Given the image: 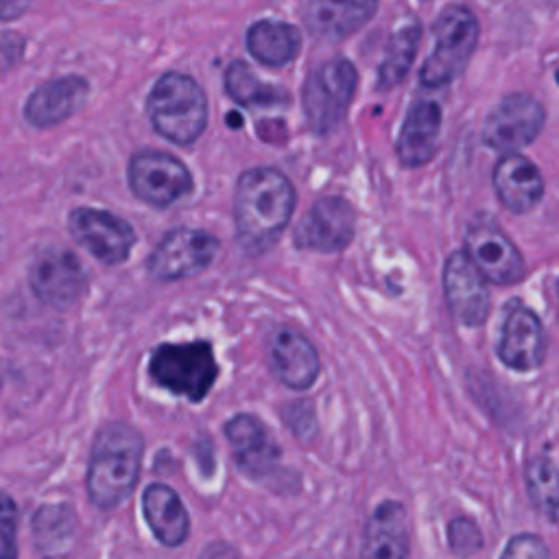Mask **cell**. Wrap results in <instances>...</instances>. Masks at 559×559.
Instances as JSON below:
<instances>
[{
    "instance_id": "cell-14",
    "label": "cell",
    "mask_w": 559,
    "mask_h": 559,
    "mask_svg": "<svg viewBox=\"0 0 559 559\" xmlns=\"http://www.w3.org/2000/svg\"><path fill=\"white\" fill-rule=\"evenodd\" d=\"M356 214L343 197H321L295 229V247L321 253L343 251L354 236Z\"/></svg>"
},
{
    "instance_id": "cell-23",
    "label": "cell",
    "mask_w": 559,
    "mask_h": 559,
    "mask_svg": "<svg viewBox=\"0 0 559 559\" xmlns=\"http://www.w3.org/2000/svg\"><path fill=\"white\" fill-rule=\"evenodd\" d=\"M142 511L159 544L175 548L186 542L190 533V518L175 489L164 483L148 485L142 493Z\"/></svg>"
},
{
    "instance_id": "cell-17",
    "label": "cell",
    "mask_w": 559,
    "mask_h": 559,
    "mask_svg": "<svg viewBox=\"0 0 559 559\" xmlns=\"http://www.w3.org/2000/svg\"><path fill=\"white\" fill-rule=\"evenodd\" d=\"M269 365L275 378L295 391H306L314 384L321 362L312 343L290 328H280L269 343Z\"/></svg>"
},
{
    "instance_id": "cell-13",
    "label": "cell",
    "mask_w": 559,
    "mask_h": 559,
    "mask_svg": "<svg viewBox=\"0 0 559 559\" xmlns=\"http://www.w3.org/2000/svg\"><path fill=\"white\" fill-rule=\"evenodd\" d=\"M443 293L452 317L461 325L476 328L487 321L491 308L487 277L478 271L467 251H454L445 260Z\"/></svg>"
},
{
    "instance_id": "cell-3",
    "label": "cell",
    "mask_w": 559,
    "mask_h": 559,
    "mask_svg": "<svg viewBox=\"0 0 559 559\" xmlns=\"http://www.w3.org/2000/svg\"><path fill=\"white\" fill-rule=\"evenodd\" d=\"M146 114L162 138L186 146L205 129L207 100L192 76L166 72L157 79L146 98Z\"/></svg>"
},
{
    "instance_id": "cell-8",
    "label": "cell",
    "mask_w": 559,
    "mask_h": 559,
    "mask_svg": "<svg viewBox=\"0 0 559 559\" xmlns=\"http://www.w3.org/2000/svg\"><path fill=\"white\" fill-rule=\"evenodd\" d=\"M129 186L140 201L168 207L192 190V175L183 162L164 151H140L129 162Z\"/></svg>"
},
{
    "instance_id": "cell-28",
    "label": "cell",
    "mask_w": 559,
    "mask_h": 559,
    "mask_svg": "<svg viewBox=\"0 0 559 559\" xmlns=\"http://www.w3.org/2000/svg\"><path fill=\"white\" fill-rule=\"evenodd\" d=\"M225 90L236 103L247 107L275 105L280 100H288V96L282 90L260 81L253 74V70L242 61H234L225 70Z\"/></svg>"
},
{
    "instance_id": "cell-6",
    "label": "cell",
    "mask_w": 559,
    "mask_h": 559,
    "mask_svg": "<svg viewBox=\"0 0 559 559\" xmlns=\"http://www.w3.org/2000/svg\"><path fill=\"white\" fill-rule=\"evenodd\" d=\"M356 85V68L343 57H334L312 70L301 92L310 129L317 133H330L336 129L349 109Z\"/></svg>"
},
{
    "instance_id": "cell-31",
    "label": "cell",
    "mask_w": 559,
    "mask_h": 559,
    "mask_svg": "<svg viewBox=\"0 0 559 559\" xmlns=\"http://www.w3.org/2000/svg\"><path fill=\"white\" fill-rule=\"evenodd\" d=\"M15 526H17V509L11 496H2V511H0V528H2V559H17V544H15Z\"/></svg>"
},
{
    "instance_id": "cell-4",
    "label": "cell",
    "mask_w": 559,
    "mask_h": 559,
    "mask_svg": "<svg viewBox=\"0 0 559 559\" xmlns=\"http://www.w3.org/2000/svg\"><path fill=\"white\" fill-rule=\"evenodd\" d=\"M148 373L173 395L201 402L218 376L214 347L207 341L162 343L151 354Z\"/></svg>"
},
{
    "instance_id": "cell-11",
    "label": "cell",
    "mask_w": 559,
    "mask_h": 559,
    "mask_svg": "<svg viewBox=\"0 0 559 559\" xmlns=\"http://www.w3.org/2000/svg\"><path fill=\"white\" fill-rule=\"evenodd\" d=\"M544 127V107L528 94L504 96L487 116L483 140L500 153H515L528 146Z\"/></svg>"
},
{
    "instance_id": "cell-1",
    "label": "cell",
    "mask_w": 559,
    "mask_h": 559,
    "mask_svg": "<svg viewBox=\"0 0 559 559\" xmlns=\"http://www.w3.org/2000/svg\"><path fill=\"white\" fill-rule=\"evenodd\" d=\"M295 210V190L275 168H251L240 175L234 194L236 240L249 255L269 251Z\"/></svg>"
},
{
    "instance_id": "cell-19",
    "label": "cell",
    "mask_w": 559,
    "mask_h": 559,
    "mask_svg": "<svg viewBox=\"0 0 559 559\" xmlns=\"http://www.w3.org/2000/svg\"><path fill=\"white\" fill-rule=\"evenodd\" d=\"M493 188L507 210L524 214L539 203L544 179L531 159L520 153H504L493 168Z\"/></svg>"
},
{
    "instance_id": "cell-32",
    "label": "cell",
    "mask_w": 559,
    "mask_h": 559,
    "mask_svg": "<svg viewBox=\"0 0 559 559\" xmlns=\"http://www.w3.org/2000/svg\"><path fill=\"white\" fill-rule=\"evenodd\" d=\"M557 293H559V284H557Z\"/></svg>"
},
{
    "instance_id": "cell-15",
    "label": "cell",
    "mask_w": 559,
    "mask_h": 559,
    "mask_svg": "<svg viewBox=\"0 0 559 559\" xmlns=\"http://www.w3.org/2000/svg\"><path fill=\"white\" fill-rule=\"evenodd\" d=\"M498 358L515 371H533L546 356V332L539 317L520 301L507 308L500 338Z\"/></svg>"
},
{
    "instance_id": "cell-27",
    "label": "cell",
    "mask_w": 559,
    "mask_h": 559,
    "mask_svg": "<svg viewBox=\"0 0 559 559\" xmlns=\"http://www.w3.org/2000/svg\"><path fill=\"white\" fill-rule=\"evenodd\" d=\"M526 489L535 509L548 520L559 522V469L546 456H533L526 463Z\"/></svg>"
},
{
    "instance_id": "cell-2",
    "label": "cell",
    "mask_w": 559,
    "mask_h": 559,
    "mask_svg": "<svg viewBox=\"0 0 559 559\" xmlns=\"http://www.w3.org/2000/svg\"><path fill=\"white\" fill-rule=\"evenodd\" d=\"M142 452L144 441L131 426L107 424L98 430L85 476V489L94 507L114 509L133 491Z\"/></svg>"
},
{
    "instance_id": "cell-30",
    "label": "cell",
    "mask_w": 559,
    "mask_h": 559,
    "mask_svg": "<svg viewBox=\"0 0 559 559\" xmlns=\"http://www.w3.org/2000/svg\"><path fill=\"white\" fill-rule=\"evenodd\" d=\"M500 559H550V550L542 537L522 533L509 539Z\"/></svg>"
},
{
    "instance_id": "cell-16",
    "label": "cell",
    "mask_w": 559,
    "mask_h": 559,
    "mask_svg": "<svg viewBox=\"0 0 559 559\" xmlns=\"http://www.w3.org/2000/svg\"><path fill=\"white\" fill-rule=\"evenodd\" d=\"M225 437L231 443L238 467L247 476L260 480L277 467L282 452L269 435L266 426L255 415L240 413L231 417L225 424Z\"/></svg>"
},
{
    "instance_id": "cell-18",
    "label": "cell",
    "mask_w": 559,
    "mask_h": 559,
    "mask_svg": "<svg viewBox=\"0 0 559 559\" xmlns=\"http://www.w3.org/2000/svg\"><path fill=\"white\" fill-rule=\"evenodd\" d=\"M408 515L397 500H384L365 524L360 559H408Z\"/></svg>"
},
{
    "instance_id": "cell-20",
    "label": "cell",
    "mask_w": 559,
    "mask_h": 559,
    "mask_svg": "<svg viewBox=\"0 0 559 559\" xmlns=\"http://www.w3.org/2000/svg\"><path fill=\"white\" fill-rule=\"evenodd\" d=\"M87 81L81 76H61L37 87L24 107L33 127H52L70 118L87 98Z\"/></svg>"
},
{
    "instance_id": "cell-10",
    "label": "cell",
    "mask_w": 559,
    "mask_h": 559,
    "mask_svg": "<svg viewBox=\"0 0 559 559\" xmlns=\"http://www.w3.org/2000/svg\"><path fill=\"white\" fill-rule=\"evenodd\" d=\"M68 229L83 249L109 266L122 264L135 245L133 227L107 210L76 207L68 216Z\"/></svg>"
},
{
    "instance_id": "cell-9",
    "label": "cell",
    "mask_w": 559,
    "mask_h": 559,
    "mask_svg": "<svg viewBox=\"0 0 559 559\" xmlns=\"http://www.w3.org/2000/svg\"><path fill=\"white\" fill-rule=\"evenodd\" d=\"M465 251L478 271L500 286L515 284L524 277L526 264L513 240L487 216H478L465 234Z\"/></svg>"
},
{
    "instance_id": "cell-25",
    "label": "cell",
    "mask_w": 559,
    "mask_h": 559,
    "mask_svg": "<svg viewBox=\"0 0 559 559\" xmlns=\"http://www.w3.org/2000/svg\"><path fill=\"white\" fill-rule=\"evenodd\" d=\"M76 518L68 504H44L33 518V535L37 550L46 559H61L74 539Z\"/></svg>"
},
{
    "instance_id": "cell-29",
    "label": "cell",
    "mask_w": 559,
    "mask_h": 559,
    "mask_svg": "<svg viewBox=\"0 0 559 559\" xmlns=\"http://www.w3.org/2000/svg\"><path fill=\"white\" fill-rule=\"evenodd\" d=\"M448 544L454 555L469 557L476 550H480V546H483L480 528L469 518H454L448 524Z\"/></svg>"
},
{
    "instance_id": "cell-24",
    "label": "cell",
    "mask_w": 559,
    "mask_h": 559,
    "mask_svg": "<svg viewBox=\"0 0 559 559\" xmlns=\"http://www.w3.org/2000/svg\"><path fill=\"white\" fill-rule=\"evenodd\" d=\"M247 48L264 66H284L297 57L301 35L286 22L260 20L247 31Z\"/></svg>"
},
{
    "instance_id": "cell-12",
    "label": "cell",
    "mask_w": 559,
    "mask_h": 559,
    "mask_svg": "<svg viewBox=\"0 0 559 559\" xmlns=\"http://www.w3.org/2000/svg\"><path fill=\"white\" fill-rule=\"evenodd\" d=\"M33 295L55 308L72 306L87 286L81 260L68 249H46L35 255L28 269Z\"/></svg>"
},
{
    "instance_id": "cell-5",
    "label": "cell",
    "mask_w": 559,
    "mask_h": 559,
    "mask_svg": "<svg viewBox=\"0 0 559 559\" xmlns=\"http://www.w3.org/2000/svg\"><path fill=\"white\" fill-rule=\"evenodd\" d=\"M435 48L419 72L426 87H443L467 66L478 41L476 15L461 4L445 7L435 22Z\"/></svg>"
},
{
    "instance_id": "cell-7",
    "label": "cell",
    "mask_w": 559,
    "mask_h": 559,
    "mask_svg": "<svg viewBox=\"0 0 559 559\" xmlns=\"http://www.w3.org/2000/svg\"><path fill=\"white\" fill-rule=\"evenodd\" d=\"M218 240L210 231L177 227L168 231L146 260L148 275L157 282H175L203 271L216 255Z\"/></svg>"
},
{
    "instance_id": "cell-22",
    "label": "cell",
    "mask_w": 559,
    "mask_h": 559,
    "mask_svg": "<svg viewBox=\"0 0 559 559\" xmlns=\"http://www.w3.org/2000/svg\"><path fill=\"white\" fill-rule=\"evenodd\" d=\"M441 109L435 100H415L397 138V157L406 168L430 162L437 151Z\"/></svg>"
},
{
    "instance_id": "cell-26",
    "label": "cell",
    "mask_w": 559,
    "mask_h": 559,
    "mask_svg": "<svg viewBox=\"0 0 559 559\" xmlns=\"http://www.w3.org/2000/svg\"><path fill=\"white\" fill-rule=\"evenodd\" d=\"M419 39H421V26L415 20L402 24L393 33V37L386 46L384 59L378 68V85L380 87H393L406 76L408 68L415 61Z\"/></svg>"
},
{
    "instance_id": "cell-21",
    "label": "cell",
    "mask_w": 559,
    "mask_h": 559,
    "mask_svg": "<svg viewBox=\"0 0 559 559\" xmlns=\"http://www.w3.org/2000/svg\"><path fill=\"white\" fill-rule=\"evenodd\" d=\"M376 9L378 0H310L306 26L312 35L336 41L367 24Z\"/></svg>"
}]
</instances>
